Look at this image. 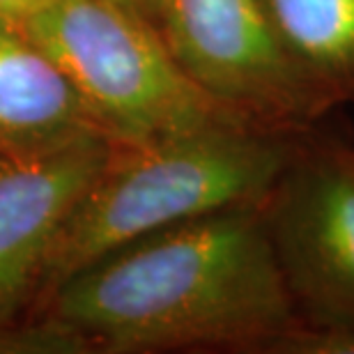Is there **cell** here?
I'll list each match as a JSON object with an SVG mask.
<instances>
[{
	"mask_svg": "<svg viewBox=\"0 0 354 354\" xmlns=\"http://www.w3.org/2000/svg\"><path fill=\"white\" fill-rule=\"evenodd\" d=\"M35 310L60 352L292 354L304 329L260 201L140 237L72 274Z\"/></svg>",
	"mask_w": 354,
	"mask_h": 354,
	"instance_id": "cell-1",
	"label": "cell"
},
{
	"mask_svg": "<svg viewBox=\"0 0 354 354\" xmlns=\"http://www.w3.org/2000/svg\"><path fill=\"white\" fill-rule=\"evenodd\" d=\"M306 133L223 122L115 143L55 239L37 306L72 274L140 237L260 201Z\"/></svg>",
	"mask_w": 354,
	"mask_h": 354,
	"instance_id": "cell-2",
	"label": "cell"
},
{
	"mask_svg": "<svg viewBox=\"0 0 354 354\" xmlns=\"http://www.w3.org/2000/svg\"><path fill=\"white\" fill-rule=\"evenodd\" d=\"M21 26L115 143H150L223 122L251 124L182 72L157 24L133 0H53Z\"/></svg>",
	"mask_w": 354,
	"mask_h": 354,
	"instance_id": "cell-3",
	"label": "cell"
},
{
	"mask_svg": "<svg viewBox=\"0 0 354 354\" xmlns=\"http://www.w3.org/2000/svg\"><path fill=\"white\" fill-rule=\"evenodd\" d=\"M260 207L306 327L299 354H354V145L308 131Z\"/></svg>",
	"mask_w": 354,
	"mask_h": 354,
	"instance_id": "cell-4",
	"label": "cell"
},
{
	"mask_svg": "<svg viewBox=\"0 0 354 354\" xmlns=\"http://www.w3.org/2000/svg\"><path fill=\"white\" fill-rule=\"evenodd\" d=\"M154 24L182 72L246 122L310 131L336 111L290 58L265 0H161Z\"/></svg>",
	"mask_w": 354,
	"mask_h": 354,
	"instance_id": "cell-5",
	"label": "cell"
},
{
	"mask_svg": "<svg viewBox=\"0 0 354 354\" xmlns=\"http://www.w3.org/2000/svg\"><path fill=\"white\" fill-rule=\"evenodd\" d=\"M113 145L90 136L41 154H0V338L32 315L55 239Z\"/></svg>",
	"mask_w": 354,
	"mask_h": 354,
	"instance_id": "cell-6",
	"label": "cell"
},
{
	"mask_svg": "<svg viewBox=\"0 0 354 354\" xmlns=\"http://www.w3.org/2000/svg\"><path fill=\"white\" fill-rule=\"evenodd\" d=\"M90 136L109 133L24 26L0 17V154H41Z\"/></svg>",
	"mask_w": 354,
	"mask_h": 354,
	"instance_id": "cell-7",
	"label": "cell"
},
{
	"mask_svg": "<svg viewBox=\"0 0 354 354\" xmlns=\"http://www.w3.org/2000/svg\"><path fill=\"white\" fill-rule=\"evenodd\" d=\"M297 67L336 109L354 106V0H265Z\"/></svg>",
	"mask_w": 354,
	"mask_h": 354,
	"instance_id": "cell-8",
	"label": "cell"
},
{
	"mask_svg": "<svg viewBox=\"0 0 354 354\" xmlns=\"http://www.w3.org/2000/svg\"><path fill=\"white\" fill-rule=\"evenodd\" d=\"M51 3L53 0H0V17L24 24L28 17H32L35 12Z\"/></svg>",
	"mask_w": 354,
	"mask_h": 354,
	"instance_id": "cell-9",
	"label": "cell"
},
{
	"mask_svg": "<svg viewBox=\"0 0 354 354\" xmlns=\"http://www.w3.org/2000/svg\"><path fill=\"white\" fill-rule=\"evenodd\" d=\"M140 10H143L147 17H150L152 21L157 19V12H159V5H161V0H133Z\"/></svg>",
	"mask_w": 354,
	"mask_h": 354,
	"instance_id": "cell-10",
	"label": "cell"
}]
</instances>
